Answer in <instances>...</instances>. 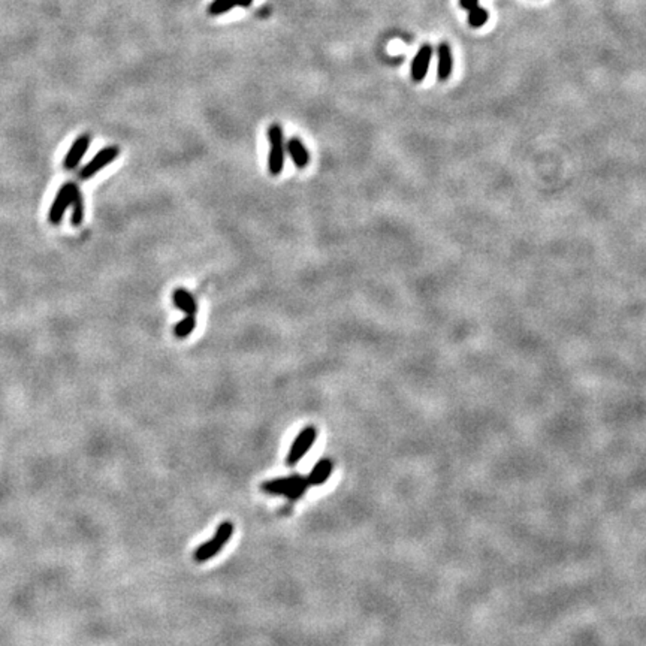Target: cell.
I'll list each match as a JSON object with an SVG mask.
<instances>
[{
    "label": "cell",
    "instance_id": "obj_6",
    "mask_svg": "<svg viewBox=\"0 0 646 646\" xmlns=\"http://www.w3.org/2000/svg\"><path fill=\"white\" fill-rule=\"evenodd\" d=\"M90 144H92V135L90 133H83L77 140H75V142L69 148V152L63 160V167L66 171H73L78 167L81 159L87 153Z\"/></svg>",
    "mask_w": 646,
    "mask_h": 646
},
{
    "label": "cell",
    "instance_id": "obj_16",
    "mask_svg": "<svg viewBox=\"0 0 646 646\" xmlns=\"http://www.w3.org/2000/svg\"><path fill=\"white\" fill-rule=\"evenodd\" d=\"M235 6H238V0H213L212 4L208 6V14L209 15H222L232 11Z\"/></svg>",
    "mask_w": 646,
    "mask_h": 646
},
{
    "label": "cell",
    "instance_id": "obj_4",
    "mask_svg": "<svg viewBox=\"0 0 646 646\" xmlns=\"http://www.w3.org/2000/svg\"><path fill=\"white\" fill-rule=\"evenodd\" d=\"M118 156H120V148L117 145H108V147L102 148L100 152L92 160H90L84 168L80 170L78 178L81 179V182L90 179L98 172H100L105 167H107V165L113 163Z\"/></svg>",
    "mask_w": 646,
    "mask_h": 646
},
{
    "label": "cell",
    "instance_id": "obj_2",
    "mask_svg": "<svg viewBox=\"0 0 646 646\" xmlns=\"http://www.w3.org/2000/svg\"><path fill=\"white\" fill-rule=\"evenodd\" d=\"M232 534H234V523L229 521L222 522L216 534L212 537V540H208V542L202 543L201 546H198L197 551H194V553H193L194 561L205 563L208 560L214 558L216 555L220 553L223 546L229 543Z\"/></svg>",
    "mask_w": 646,
    "mask_h": 646
},
{
    "label": "cell",
    "instance_id": "obj_3",
    "mask_svg": "<svg viewBox=\"0 0 646 646\" xmlns=\"http://www.w3.org/2000/svg\"><path fill=\"white\" fill-rule=\"evenodd\" d=\"M316 437H318L316 427H306L296 435V439L293 440L286 458V464L289 467H295V465L307 455L314 442H316Z\"/></svg>",
    "mask_w": 646,
    "mask_h": 646
},
{
    "label": "cell",
    "instance_id": "obj_10",
    "mask_svg": "<svg viewBox=\"0 0 646 646\" xmlns=\"http://www.w3.org/2000/svg\"><path fill=\"white\" fill-rule=\"evenodd\" d=\"M172 301H174V306L178 310H182L184 314H187V316H197L198 303H197V299H194L193 293L189 292L187 289L177 288L172 293Z\"/></svg>",
    "mask_w": 646,
    "mask_h": 646
},
{
    "label": "cell",
    "instance_id": "obj_17",
    "mask_svg": "<svg viewBox=\"0 0 646 646\" xmlns=\"http://www.w3.org/2000/svg\"><path fill=\"white\" fill-rule=\"evenodd\" d=\"M253 5V0H238V6L241 8H250Z\"/></svg>",
    "mask_w": 646,
    "mask_h": 646
},
{
    "label": "cell",
    "instance_id": "obj_12",
    "mask_svg": "<svg viewBox=\"0 0 646 646\" xmlns=\"http://www.w3.org/2000/svg\"><path fill=\"white\" fill-rule=\"evenodd\" d=\"M333 467L334 465L329 459H321L316 465H314V469L307 477L310 486H321L326 484V480L329 479L330 473H333Z\"/></svg>",
    "mask_w": 646,
    "mask_h": 646
},
{
    "label": "cell",
    "instance_id": "obj_1",
    "mask_svg": "<svg viewBox=\"0 0 646 646\" xmlns=\"http://www.w3.org/2000/svg\"><path fill=\"white\" fill-rule=\"evenodd\" d=\"M268 142H269V156H268V170L269 174L277 177L284 168V159H286V142H284L283 127L278 123H273L268 127Z\"/></svg>",
    "mask_w": 646,
    "mask_h": 646
},
{
    "label": "cell",
    "instance_id": "obj_8",
    "mask_svg": "<svg viewBox=\"0 0 646 646\" xmlns=\"http://www.w3.org/2000/svg\"><path fill=\"white\" fill-rule=\"evenodd\" d=\"M431 57H432V47L428 43H425L424 47L417 51V54L413 58V63H412V80L415 83H420L425 80Z\"/></svg>",
    "mask_w": 646,
    "mask_h": 646
},
{
    "label": "cell",
    "instance_id": "obj_14",
    "mask_svg": "<svg viewBox=\"0 0 646 646\" xmlns=\"http://www.w3.org/2000/svg\"><path fill=\"white\" fill-rule=\"evenodd\" d=\"M71 207H72L71 223L73 224V226H81L84 222V214H85V204H84L83 193L80 190L77 192V194H75L73 202L71 204Z\"/></svg>",
    "mask_w": 646,
    "mask_h": 646
},
{
    "label": "cell",
    "instance_id": "obj_13",
    "mask_svg": "<svg viewBox=\"0 0 646 646\" xmlns=\"http://www.w3.org/2000/svg\"><path fill=\"white\" fill-rule=\"evenodd\" d=\"M452 66H454V60H452V53H450V47L446 42H442L439 47V68H437L439 81H446L450 77V73H452Z\"/></svg>",
    "mask_w": 646,
    "mask_h": 646
},
{
    "label": "cell",
    "instance_id": "obj_11",
    "mask_svg": "<svg viewBox=\"0 0 646 646\" xmlns=\"http://www.w3.org/2000/svg\"><path fill=\"white\" fill-rule=\"evenodd\" d=\"M461 8L469 12V24L479 28L486 24L489 15L488 11L479 5V0H459Z\"/></svg>",
    "mask_w": 646,
    "mask_h": 646
},
{
    "label": "cell",
    "instance_id": "obj_9",
    "mask_svg": "<svg viewBox=\"0 0 646 646\" xmlns=\"http://www.w3.org/2000/svg\"><path fill=\"white\" fill-rule=\"evenodd\" d=\"M286 152L289 153V157L292 159L293 165L298 170H304L308 167L311 157H310L307 147L304 145V142L301 140L296 137L289 138L288 144H286Z\"/></svg>",
    "mask_w": 646,
    "mask_h": 646
},
{
    "label": "cell",
    "instance_id": "obj_7",
    "mask_svg": "<svg viewBox=\"0 0 646 646\" xmlns=\"http://www.w3.org/2000/svg\"><path fill=\"white\" fill-rule=\"evenodd\" d=\"M304 477L303 476H299V474H293V476H289V477H280V479H273V480H268V482L262 484V491L269 494V495H284V497H288V495L292 492V489L301 482Z\"/></svg>",
    "mask_w": 646,
    "mask_h": 646
},
{
    "label": "cell",
    "instance_id": "obj_15",
    "mask_svg": "<svg viewBox=\"0 0 646 646\" xmlns=\"http://www.w3.org/2000/svg\"><path fill=\"white\" fill-rule=\"evenodd\" d=\"M194 328H197V316H187L186 314V318H183L182 321H178L175 323L174 335L179 340L187 338L193 333Z\"/></svg>",
    "mask_w": 646,
    "mask_h": 646
},
{
    "label": "cell",
    "instance_id": "obj_5",
    "mask_svg": "<svg viewBox=\"0 0 646 646\" xmlns=\"http://www.w3.org/2000/svg\"><path fill=\"white\" fill-rule=\"evenodd\" d=\"M78 190L80 189L75 183H66V184H63L62 187L58 189V192L56 194V199H54V202L51 205V209H50V216H48V219H50V222L53 224H60V222L63 220L66 209L73 202L75 194H77Z\"/></svg>",
    "mask_w": 646,
    "mask_h": 646
}]
</instances>
